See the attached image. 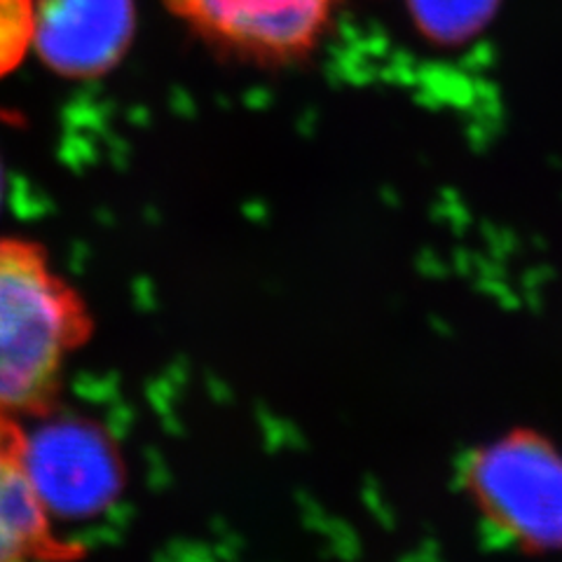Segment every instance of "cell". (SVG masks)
I'll use <instances>...</instances> for the list:
<instances>
[{"label": "cell", "instance_id": "1", "mask_svg": "<svg viewBox=\"0 0 562 562\" xmlns=\"http://www.w3.org/2000/svg\"><path fill=\"white\" fill-rule=\"evenodd\" d=\"M90 319L38 246L0 241V413H33L55 394Z\"/></svg>", "mask_w": 562, "mask_h": 562}, {"label": "cell", "instance_id": "2", "mask_svg": "<svg viewBox=\"0 0 562 562\" xmlns=\"http://www.w3.org/2000/svg\"><path fill=\"white\" fill-rule=\"evenodd\" d=\"M464 487L483 520L525 551H562V446L535 429H514L476 448Z\"/></svg>", "mask_w": 562, "mask_h": 562}, {"label": "cell", "instance_id": "3", "mask_svg": "<svg viewBox=\"0 0 562 562\" xmlns=\"http://www.w3.org/2000/svg\"><path fill=\"white\" fill-rule=\"evenodd\" d=\"M22 431V462L47 516L85 520L117 502L125 473L111 436L94 422L59 415Z\"/></svg>", "mask_w": 562, "mask_h": 562}, {"label": "cell", "instance_id": "4", "mask_svg": "<svg viewBox=\"0 0 562 562\" xmlns=\"http://www.w3.org/2000/svg\"><path fill=\"white\" fill-rule=\"evenodd\" d=\"M204 41L258 64L301 59L324 35L338 0H167Z\"/></svg>", "mask_w": 562, "mask_h": 562}, {"label": "cell", "instance_id": "5", "mask_svg": "<svg viewBox=\"0 0 562 562\" xmlns=\"http://www.w3.org/2000/svg\"><path fill=\"white\" fill-rule=\"evenodd\" d=\"M132 35V0H35L33 45L59 76L109 74L125 57Z\"/></svg>", "mask_w": 562, "mask_h": 562}, {"label": "cell", "instance_id": "6", "mask_svg": "<svg viewBox=\"0 0 562 562\" xmlns=\"http://www.w3.org/2000/svg\"><path fill=\"white\" fill-rule=\"evenodd\" d=\"M64 555H76V549L52 535L22 462V431L0 415V562Z\"/></svg>", "mask_w": 562, "mask_h": 562}, {"label": "cell", "instance_id": "7", "mask_svg": "<svg viewBox=\"0 0 562 562\" xmlns=\"http://www.w3.org/2000/svg\"><path fill=\"white\" fill-rule=\"evenodd\" d=\"M417 29L434 43L457 45L481 33L499 0H408Z\"/></svg>", "mask_w": 562, "mask_h": 562}, {"label": "cell", "instance_id": "8", "mask_svg": "<svg viewBox=\"0 0 562 562\" xmlns=\"http://www.w3.org/2000/svg\"><path fill=\"white\" fill-rule=\"evenodd\" d=\"M33 0H0V78L22 64L33 45Z\"/></svg>", "mask_w": 562, "mask_h": 562}, {"label": "cell", "instance_id": "9", "mask_svg": "<svg viewBox=\"0 0 562 562\" xmlns=\"http://www.w3.org/2000/svg\"><path fill=\"white\" fill-rule=\"evenodd\" d=\"M0 195H3V169H0Z\"/></svg>", "mask_w": 562, "mask_h": 562}]
</instances>
